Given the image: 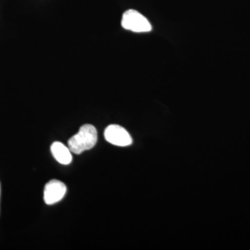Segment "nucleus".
Segmentation results:
<instances>
[{"mask_svg": "<svg viewBox=\"0 0 250 250\" xmlns=\"http://www.w3.org/2000/svg\"><path fill=\"white\" fill-rule=\"evenodd\" d=\"M98 141V132L93 125L86 124L81 126L78 133L69 139V149L74 154H80L92 149Z\"/></svg>", "mask_w": 250, "mask_h": 250, "instance_id": "f257e3e1", "label": "nucleus"}, {"mask_svg": "<svg viewBox=\"0 0 250 250\" xmlns=\"http://www.w3.org/2000/svg\"><path fill=\"white\" fill-rule=\"evenodd\" d=\"M122 27L135 33H146L152 31V24L143 15L134 9L125 11L122 18Z\"/></svg>", "mask_w": 250, "mask_h": 250, "instance_id": "f03ea898", "label": "nucleus"}, {"mask_svg": "<svg viewBox=\"0 0 250 250\" xmlns=\"http://www.w3.org/2000/svg\"><path fill=\"white\" fill-rule=\"evenodd\" d=\"M104 138L108 143L120 147H126L133 143L132 138L129 132L118 125L108 126L104 131Z\"/></svg>", "mask_w": 250, "mask_h": 250, "instance_id": "7ed1b4c3", "label": "nucleus"}, {"mask_svg": "<svg viewBox=\"0 0 250 250\" xmlns=\"http://www.w3.org/2000/svg\"><path fill=\"white\" fill-rule=\"evenodd\" d=\"M66 191V186L61 181L57 179L49 181L44 189V201L46 205H54L63 198Z\"/></svg>", "mask_w": 250, "mask_h": 250, "instance_id": "20e7f679", "label": "nucleus"}, {"mask_svg": "<svg viewBox=\"0 0 250 250\" xmlns=\"http://www.w3.org/2000/svg\"><path fill=\"white\" fill-rule=\"evenodd\" d=\"M51 152L54 159L62 165H68L72 161L71 151L61 142H54L51 146Z\"/></svg>", "mask_w": 250, "mask_h": 250, "instance_id": "39448f33", "label": "nucleus"}, {"mask_svg": "<svg viewBox=\"0 0 250 250\" xmlns=\"http://www.w3.org/2000/svg\"><path fill=\"white\" fill-rule=\"evenodd\" d=\"M0 192H1V187H0Z\"/></svg>", "mask_w": 250, "mask_h": 250, "instance_id": "423d86ee", "label": "nucleus"}]
</instances>
